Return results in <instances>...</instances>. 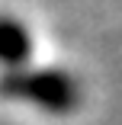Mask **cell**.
Wrapping results in <instances>:
<instances>
[{
    "mask_svg": "<svg viewBox=\"0 0 122 125\" xmlns=\"http://www.w3.org/2000/svg\"><path fill=\"white\" fill-rule=\"evenodd\" d=\"M0 96L35 106L48 115H67L80 106L84 90L80 80L64 67H19V71H3Z\"/></svg>",
    "mask_w": 122,
    "mask_h": 125,
    "instance_id": "1",
    "label": "cell"
},
{
    "mask_svg": "<svg viewBox=\"0 0 122 125\" xmlns=\"http://www.w3.org/2000/svg\"><path fill=\"white\" fill-rule=\"evenodd\" d=\"M32 55V32L26 29V22H19L10 13H0V64L7 71L26 67Z\"/></svg>",
    "mask_w": 122,
    "mask_h": 125,
    "instance_id": "2",
    "label": "cell"
}]
</instances>
